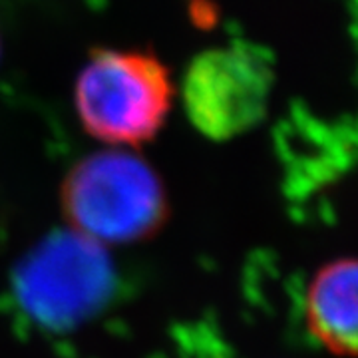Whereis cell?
<instances>
[{
  "mask_svg": "<svg viewBox=\"0 0 358 358\" xmlns=\"http://www.w3.org/2000/svg\"><path fill=\"white\" fill-rule=\"evenodd\" d=\"M60 205L70 229L103 247L150 239L169 213L162 178L126 148L82 157L66 173Z\"/></svg>",
  "mask_w": 358,
  "mask_h": 358,
  "instance_id": "cell-1",
  "label": "cell"
},
{
  "mask_svg": "<svg viewBox=\"0 0 358 358\" xmlns=\"http://www.w3.org/2000/svg\"><path fill=\"white\" fill-rule=\"evenodd\" d=\"M13 291L28 319L64 333L112 303L117 271L108 247L68 227L48 233L20 259L13 273Z\"/></svg>",
  "mask_w": 358,
  "mask_h": 358,
  "instance_id": "cell-2",
  "label": "cell"
},
{
  "mask_svg": "<svg viewBox=\"0 0 358 358\" xmlns=\"http://www.w3.org/2000/svg\"><path fill=\"white\" fill-rule=\"evenodd\" d=\"M171 100L173 86L166 66L143 52L92 54L74 88L84 129L110 148L126 150L157 136Z\"/></svg>",
  "mask_w": 358,
  "mask_h": 358,
  "instance_id": "cell-3",
  "label": "cell"
},
{
  "mask_svg": "<svg viewBox=\"0 0 358 358\" xmlns=\"http://www.w3.org/2000/svg\"><path fill=\"white\" fill-rule=\"evenodd\" d=\"M271 66L247 44L197 56L183 80V103L193 126L211 140H231L265 117Z\"/></svg>",
  "mask_w": 358,
  "mask_h": 358,
  "instance_id": "cell-4",
  "label": "cell"
},
{
  "mask_svg": "<svg viewBox=\"0 0 358 358\" xmlns=\"http://www.w3.org/2000/svg\"><path fill=\"white\" fill-rule=\"evenodd\" d=\"M357 261L343 257L315 273L305 296L308 331L336 357L357 355Z\"/></svg>",
  "mask_w": 358,
  "mask_h": 358,
  "instance_id": "cell-5",
  "label": "cell"
}]
</instances>
